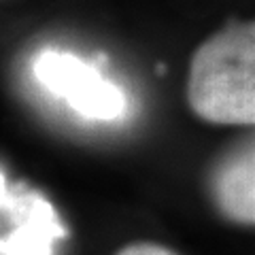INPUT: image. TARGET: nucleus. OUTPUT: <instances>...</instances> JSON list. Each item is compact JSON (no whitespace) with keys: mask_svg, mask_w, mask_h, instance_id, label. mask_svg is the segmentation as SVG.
Returning a JSON list of instances; mask_svg holds the SVG:
<instances>
[{"mask_svg":"<svg viewBox=\"0 0 255 255\" xmlns=\"http://www.w3.org/2000/svg\"><path fill=\"white\" fill-rule=\"evenodd\" d=\"M187 102L202 122L255 126V19L228 23L198 47Z\"/></svg>","mask_w":255,"mask_h":255,"instance_id":"obj_1","label":"nucleus"},{"mask_svg":"<svg viewBox=\"0 0 255 255\" xmlns=\"http://www.w3.org/2000/svg\"><path fill=\"white\" fill-rule=\"evenodd\" d=\"M32 73L43 90L85 119L115 122L128 111V98L122 87L77 53L51 47L43 49L32 62Z\"/></svg>","mask_w":255,"mask_h":255,"instance_id":"obj_2","label":"nucleus"},{"mask_svg":"<svg viewBox=\"0 0 255 255\" xmlns=\"http://www.w3.org/2000/svg\"><path fill=\"white\" fill-rule=\"evenodd\" d=\"M209 196L223 219L255 226V136L238 142L213 164Z\"/></svg>","mask_w":255,"mask_h":255,"instance_id":"obj_3","label":"nucleus"},{"mask_svg":"<svg viewBox=\"0 0 255 255\" xmlns=\"http://www.w3.org/2000/svg\"><path fill=\"white\" fill-rule=\"evenodd\" d=\"M6 211L13 215L15 228L0 238V255H53V245L66 238V228L51 202L36 191L13 194Z\"/></svg>","mask_w":255,"mask_h":255,"instance_id":"obj_4","label":"nucleus"},{"mask_svg":"<svg viewBox=\"0 0 255 255\" xmlns=\"http://www.w3.org/2000/svg\"><path fill=\"white\" fill-rule=\"evenodd\" d=\"M117 255H179V253H174L155 243H132L124 247L122 251H117Z\"/></svg>","mask_w":255,"mask_h":255,"instance_id":"obj_5","label":"nucleus"},{"mask_svg":"<svg viewBox=\"0 0 255 255\" xmlns=\"http://www.w3.org/2000/svg\"><path fill=\"white\" fill-rule=\"evenodd\" d=\"M11 196H13V191L9 189V183H6V177L2 174V170H0V209H6V206H9Z\"/></svg>","mask_w":255,"mask_h":255,"instance_id":"obj_6","label":"nucleus"}]
</instances>
